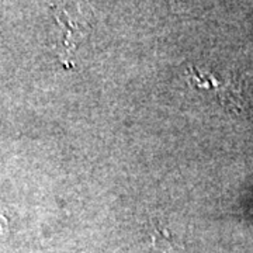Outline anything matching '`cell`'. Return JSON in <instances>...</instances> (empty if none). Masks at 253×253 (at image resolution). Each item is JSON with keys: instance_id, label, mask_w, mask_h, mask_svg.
Wrapping results in <instances>:
<instances>
[{"instance_id": "obj_1", "label": "cell", "mask_w": 253, "mask_h": 253, "mask_svg": "<svg viewBox=\"0 0 253 253\" xmlns=\"http://www.w3.org/2000/svg\"><path fill=\"white\" fill-rule=\"evenodd\" d=\"M191 82L197 83L200 87H212L217 90V96L222 101V104L229 106L231 109H239L241 106V99H239V90L234 86V83H228V82L218 81L217 78H214L210 73L199 72L197 69H190L189 73Z\"/></svg>"}]
</instances>
